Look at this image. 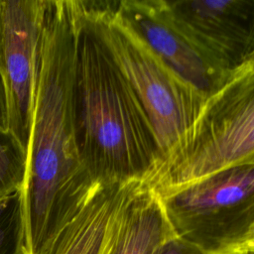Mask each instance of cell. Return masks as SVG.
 <instances>
[{
    "label": "cell",
    "mask_w": 254,
    "mask_h": 254,
    "mask_svg": "<svg viewBox=\"0 0 254 254\" xmlns=\"http://www.w3.org/2000/svg\"><path fill=\"white\" fill-rule=\"evenodd\" d=\"M75 28V0H44L23 188L28 254H51L98 184L82 167L74 142L71 79Z\"/></svg>",
    "instance_id": "6da1fadb"
},
{
    "label": "cell",
    "mask_w": 254,
    "mask_h": 254,
    "mask_svg": "<svg viewBox=\"0 0 254 254\" xmlns=\"http://www.w3.org/2000/svg\"><path fill=\"white\" fill-rule=\"evenodd\" d=\"M75 4L71 113L78 159L94 183L145 181L161 160L153 127L94 21Z\"/></svg>",
    "instance_id": "7a4b0ae2"
},
{
    "label": "cell",
    "mask_w": 254,
    "mask_h": 254,
    "mask_svg": "<svg viewBox=\"0 0 254 254\" xmlns=\"http://www.w3.org/2000/svg\"><path fill=\"white\" fill-rule=\"evenodd\" d=\"M242 165H254V60L207 97L195 122L145 182L163 195Z\"/></svg>",
    "instance_id": "3957f363"
},
{
    "label": "cell",
    "mask_w": 254,
    "mask_h": 254,
    "mask_svg": "<svg viewBox=\"0 0 254 254\" xmlns=\"http://www.w3.org/2000/svg\"><path fill=\"white\" fill-rule=\"evenodd\" d=\"M79 2L139 98L162 160L195 122L207 97L152 51L119 12L118 1Z\"/></svg>",
    "instance_id": "277c9868"
},
{
    "label": "cell",
    "mask_w": 254,
    "mask_h": 254,
    "mask_svg": "<svg viewBox=\"0 0 254 254\" xmlns=\"http://www.w3.org/2000/svg\"><path fill=\"white\" fill-rule=\"evenodd\" d=\"M159 196L177 237L205 254L250 253L254 165L232 167Z\"/></svg>",
    "instance_id": "5b68a950"
},
{
    "label": "cell",
    "mask_w": 254,
    "mask_h": 254,
    "mask_svg": "<svg viewBox=\"0 0 254 254\" xmlns=\"http://www.w3.org/2000/svg\"><path fill=\"white\" fill-rule=\"evenodd\" d=\"M200 56L228 78L254 59V0H161Z\"/></svg>",
    "instance_id": "8992f818"
},
{
    "label": "cell",
    "mask_w": 254,
    "mask_h": 254,
    "mask_svg": "<svg viewBox=\"0 0 254 254\" xmlns=\"http://www.w3.org/2000/svg\"><path fill=\"white\" fill-rule=\"evenodd\" d=\"M43 4L44 0H0V70L7 93L9 131L27 153Z\"/></svg>",
    "instance_id": "52a82bcc"
},
{
    "label": "cell",
    "mask_w": 254,
    "mask_h": 254,
    "mask_svg": "<svg viewBox=\"0 0 254 254\" xmlns=\"http://www.w3.org/2000/svg\"><path fill=\"white\" fill-rule=\"evenodd\" d=\"M118 10L162 61L206 97L227 80L174 25L161 0H122Z\"/></svg>",
    "instance_id": "ba28073f"
},
{
    "label": "cell",
    "mask_w": 254,
    "mask_h": 254,
    "mask_svg": "<svg viewBox=\"0 0 254 254\" xmlns=\"http://www.w3.org/2000/svg\"><path fill=\"white\" fill-rule=\"evenodd\" d=\"M173 236L157 191L144 181L132 182L122 201L108 254H158Z\"/></svg>",
    "instance_id": "9c48e42d"
},
{
    "label": "cell",
    "mask_w": 254,
    "mask_h": 254,
    "mask_svg": "<svg viewBox=\"0 0 254 254\" xmlns=\"http://www.w3.org/2000/svg\"><path fill=\"white\" fill-rule=\"evenodd\" d=\"M98 183L88 200L64 229L51 254H108L129 185Z\"/></svg>",
    "instance_id": "30bf717a"
},
{
    "label": "cell",
    "mask_w": 254,
    "mask_h": 254,
    "mask_svg": "<svg viewBox=\"0 0 254 254\" xmlns=\"http://www.w3.org/2000/svg\"><path fill=\"white\" fill-rule=\"evenodd\" d=\"M0 254H28L23 189L0 196Z\"/></svg>",
    "instance_id": "8fae6325"
},
{
    "label": "cell",
    "mask_w": 254,
    "mask_h": 254,
    "mask_svg": "<svg viewBox=\"0 0 254 254\" xmlns=\"http://www.w3.org/2000/svg\"><path fill=\"white\" fill-rule=\"evenodd\" d=\"M27 152L10 131L0 129V196L23 189Z\"/></svg>",
    "instance_id": "7c38bea8"
},
{
    "label": "cell",
    "mask_w": 254,
    "mask_h": 254,
    "mask_svg": "<svg viewBox=\"0 0 254 254\" xmlns=\"http://www.w3.org/2000/svg\"><path fill=\"white\" fill-rule=\"evenodd\" d=\"M158 254H205L196 246L183 240L176 235L170 238L160 249Z\"/></svg>",
    "instance_id": "4fadbf2b"
},
{
    "label": "cell",
    "mask_w": 254,
    "mask_h": 254,
    "mask_svg": "<svg viewBox=\"0 0 254 254\" xmlns=\"http://www.w3.org/2000/svg\"><path fill=\"white\" fill-rule=\"evenodd\" d=\"M0 129L9 131V114H8V100L4 78L0 70Z\"/></svg>",
    "instance_id": "5bb4252c"
},
{
    "label": "cell",
    "mask_w": 254,
    "mask_h": 254,
    "mask_svg": "<svg viewBox=\"0 0 254 254\" xmlns=\"http://www.w3.org/2000/svg\"><path fill=\"white\" fill-rule=\"evenodd\" d=\"M250 253H254V239H253V242H252V245L250 248Z\"/></svg>",
    "instance_id": "9a60e30c"
},
{
    "label": "cell",
    "mask_w": 254,
    "mask_h": 254,
    "mask_svg": "<svg viewBox=\"0 0 254 254\" xmlns=\"http://www.w3.org/2000/svg\"><path fill=\"white\" fill-rule=\"evenodd\" d=\"M0 35H1V7H0Z\"/></svg>",
    "instance_id": "2e32d148"
},
{
    "label": "cell",
    "mask_w": 254,
    "mask_h": 254,
    "mask_svg": "<svg viewBox=\"0 0 254 254\" xmlns=\"http://www.w3.org/2000/svg\"><path fill=\"white\" fill-rule=\"evenodd\" d=\"M245 254H254V253H245Z\"/></svg>",
    "instance_id": "e0dca14e"
},
{
    "label": "cell",
    "mask_w": 254,
    "mask_h": 254,
    "mask_svg": "<svg viewBox=\"0 0 254 254\" xmlns=\"http://www.w3.org/2000/svg\"><path fill=\"white\" fill-rule=\"evenodd\" d=\"M253 60H254V59H253Z\"/></svg>",
    "instance_id": "ac0fdd59"
}]
</instances>
